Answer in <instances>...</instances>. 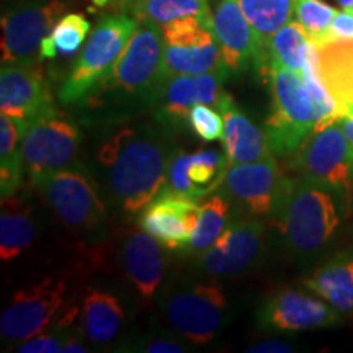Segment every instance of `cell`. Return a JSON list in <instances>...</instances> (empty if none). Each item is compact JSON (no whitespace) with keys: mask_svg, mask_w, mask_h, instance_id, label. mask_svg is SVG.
Segmentation results:
<instances>
[{"mask_svg":"<svg viewBox=\"0 0 353 353\" xmlns=\"http://www.w3.org/2000/svg\"><path fill=\"white\" fill-rule=\"evenodd\" d=\"M172 154L149 126H123L100 145L110 190L126 213H138L162 192Z\"/></svg>","mask_w":353,"mask_h":353,"instance_id":"6da1fadb","label":"cell"},{"mask_svg":"<svg viewBox=\"0 0 353 353\" xmlns=\"http://www.w3.org/2000/svg\"><path fill=\"white\" fill-rule=\"evenodd\" d=\"M347 214L348 196L298 176L286 179L270 218L291 252L312 257L332 244Z\"/></svg>","mask_w":353,"mask_h":353,"instance_id":"7a4b0ae2","label":"cell"},{"mask_svg":"<svg viewBox=\"0 0 353 353\" xmlns=\"http://www.w3.org/2000/svg\"><path fill=\"white\" fill-rule=\"evenodd\" d=\"M270 79L272 113L265 121L268 145L276 156H294L316 130V108L301 70L267 69Z\"/></svg>","mask_w":353,"mask_h":353,"instance_id":"3957f363","label":"cell"},{"mask_svg":"<svg viewBox=\"0 0 353 353\" xmlns=\"http://www.w3.org/2000/svg\"><path fill=\"white\" fill-rule=\"evenodd\" d=\"M138 26L139 20L125 13L103 17L72 65L59 92V100L64 105L81 103L94 94L101 81L112 72Z\"/></svg>","mask_w":353,"mask_h":353,"instance_id":"277c9868","label":"cell"},{"mask_svg":"<svg viewBox=\"0 0 353 353\" xmlns=\"http://www.w3.org/2000/svg\"><path fill=\"white\" fill-rule=\"evenodd\" d=\"M161 85L175 76H196L223 68V56L214 38L213 15L187 17L162 26Z\"/></svg>","mask_w":353,"mask_h":353,"instance_id":"5b68a950","label":"cell"},{"mask_svg":"<svg viewBox=\"0 0 353 353\" xmlns=\"http://www.w3.org/2000/svg\"><path fill=\"white\" fill-rule=\"evenodd\" d=\"M32 183L65 224L79 231H94L105 219L95 180L82 167H63L32 176Z\"/></svg>","mask_w":353,"mask_h":353,"instance_id":"8992f818","label":"cell"},{"mask_svg":"<svg viewBox=\"0 0 353 353\" xmlns=\"http://www.w3.org/2000/svg\"><path fill=\"white\" fill-rule=\"evenodd\" d=\"M293 169L299 176L325 185L348 196L353 187V148L342 123L321 128L294 152Z\"/></svg>","mask_w":353,"mask_h":353,"instance_id":"52a82bcc","label":"cell"},{"mask_svg":"<svg viewBox=\"0 0 353 353\" xmlns=\"http://www.w3.org/2000/svg\"><path fill=\"white\" fill-rule=\"evenodd\" d=\"M162 52V26L152 21H139L121 57L97 90H120L128 95L154 97L161 87Z\"/></svg>","mask_w":353,"mask_h":353,"instance_id":"ba28073f","label":"cell"},{"mask_svg":"<svg viewBox=\"0 0 353 353\" xmlns=\"http://www.w3.org/2000/svg\"><path fill=\"white\" fill-rule=\"evenodd\" d=\"M228 301L216 283H195L167 296L165 319L182 337L195 345H206L224 322Z\"/></svg>","mask_w":353,"mask_h":353,"instance_id":"9c48e42d","label":"cell"},{"mask_svg":"<svg viewBox=\"0 0 353 353\" xmlns=\"http://www.w3.org/2000/svg\"><path fill=\"white\" fill-rule=\"evenodd\" d=\"M81 141L79 126L56 110L30 123L21 132V152L30 179L70 165Z\"/></svg>","mask_w":353,"mask_h":353,"instance_id":"30bf717a","label":"cell"},{"mask_svg":"<svg viewBox=\"0 0 353 353\" xmlns=\"http://www.w3.org/2000/svg\"><path fill=\"white\" fill-rule=\"evenodd\" d=\"M64 294V281L51 276L17 291L0 319V332L13 342L43 334L63 307Z\"/></svg>","mask_w":353,"mask_h":353,"instance_id":"8fae6325","label":"cell"},{"mask_svg":"<svg viewBox=\"0 0 353 353\" xmlns=\"http://www.w3.org/2000/svg\"><path fill=\"white\" fill-rule=\"evenodd\" d=\"M65 10L61 0L30 3L2 17V64H33L43 39Z\"/></svg>","mask_w":353,"mask_h":353,"instance_id":"7c38bea8","label":"cell"},{"mask_svg":"<svg viewBox=\"0 0 353 353\" xmlns=\"http://www.w3.org/2000/svg\"><path fill=\"white\" fill-rule=\"evenodd\" d=\"M342 312L311 291L283 288L265 299L257 319L263 329L303 332L335 327L342 322Z\"/></svg>","mask_w":353,"mask_h":353,"instance_id":"4fadbf2b","label":"cell"},{"mask_svg":"<svg viewBox=\"0 0 353 353\" xmlns=\"http://www.w3.org/2000/svg\"><path fill=\"white\" fill-rule=\"evenodd\" d=\"M286 179L288 176L281 174L270 156L262 161L229 165L223 185L229 198L247 213L270 218L283 193Z\"/></svg>","mask_w":353,"mask_h":353,"instance_id":"5bb4252c","label":"cell"},{"mask_svg":"<svg viewBox=\"0 0 353 353\" xmlns=\"http://www.w3.org/2000/svg\"><path fill=\"white\" fill-rule=\"evenodd\" d=\"M0 110L15 121L20 132L43 114L54 110L50 87L41 69L33 64H2Z\"/></svg>","mask_w":353,"mask_h":353,"instance_id":"9a60e30c","label":"cell"},{"mask_svg":"<svg viewBox=\"0 0 353 353\" xmlns=\"http://www.w3.org/2000/svg\"><path fill=\"white\" fill-rule=\"evenodd\" d=\"M263 245V224L257 216L231 219L216 244L200 257L203 272L216 276L237 275L252 267Z\"/></svg>","mask_w":353,"mask_h":353,"instance_id":"2e32d148","label":"cell"},{"mask_svg":"<svg viewBox=\"0 0 353 353\" xmlns=\"http://www.w3.org/2000/svg\"><path fill=\"white\" fill-rule=\"evenodd\" d=\"M229 77L226 68H219L196 76H175L157 88L156 118L162 125L180 128L187 123L193 105L205 103L216 108L224 95V82Z\"/></svg>","mask_w":353,"mask_h":353,"instance_id":"e0dca14e","label":"cell"},{"mask_svg":"<svg viewBox=\"0 0 353 353\" xmlns=\"http://www.w3.org/2000/svg\"><path fill=\"white\" fill-rule=\"evenodd\" d=\"M213 30L229 77L245 72L252 63L265 69L263 50L237 0H219Z\"/></svg>","mask_w":353,"mask_h":353,"instance_id":"ac0fdd59","label":"cell"},{"mask_svg":"<svg viewBox=\"0 0 353 353\" xmlns=\"http://www.w3.org/2000/svg\"><path fill=\"white\" fill-rule=\"evenodd\" d=\"M198 214L200 205L196 198L162 190L143 210L139 226L165 249L185 252L196 228Z\"/></svg>","mask_w":353,"mask_h":353,"instance_id":"d6986e66","label":"cell"},{"mask_svg":"<svg viewBox=\"0 0 353 353\" xmlns=\"http://www.w3.org/2000/svg\"><path fill=\"white\" fill-rule=\"evenodd\" d=\"M228 167L226 154L213 149H200L193 154L172 152L164 190L201 200L224 183Z\"/></svg>","mask_w":353,"mask_h":353,"instance_id":"ffe728a7","label":"cell"},{"mask_svg":"<svg viewBox=\"0 0 353 353\" xmlns=\"http://www.w3.org/2000/svg\"><path fill=\"white\" fill-rule=\"evenodd\" d=\"M224 120L223 145L229 165L247 164V162L262 161L273 156L265 131L260 130L249 120V117L237 107V103L228 92L221 97L216 105Z\"/></svg>","mask_w":353,"mask_h":353,"instance_id":"44dd1931","label":"cell"},{"mask_svg":"<svg viewBox=\"0 0 353 353\" xmlns=\"http://www.w3.org/2000/svg\"><path fill=\"white\" fill-rule=\"evenodd\" d=\"M164 245L145 231H136L128 237L123 247V265L136 291L151 299L164 280Z\"/></svg>","mask_w":353,"mask_h":353,"instance_id":"7402d4cb","label":"cell"},{"mask_svg":"<svg viewBox=\"0 0 353 353\" xmlns=\"http://www.w3.org/2000/svg\"><path fill=\"white\" fill-rule=\"evenodd\" d=\"M301 285L342 314H353V247L325 260Z\"/></svg>","mask_w":353,"mask_h":353,"instance_id":"603a6c76","label":"cell"},{"mask_svg":"<svg viewBox=\"0 0 353 353\" xmlns=\"http://www.w3.org/2000/svg\"><path fill=\"white\" fill-rule=\"evenodd\" d=\"M82 321L88 341L95 345H107L120 334L125 311L114 294L103 290H88L82 304Z\"/></svg>","mask_w":353,"mask_h":353,"instance_id":"cb8c5ba5","label":"cell"},{"mask_svg":"<svg viewBox=\"0 0 353 353\" xmlns=\"http://www.w3.org/2000/svg\"><path fill=\"white\" fill-rule=\"evenodd\" d=\"M319 70L330 94L347 107L353 105V39L321 46Z\"/></svg>","mask_w":353,"mask_h":353,"instance_id":"d4e9b609","label":"cell"},{"mask_svg":"<svg viewBox=\"0 0 353 353\" xmlns=\"http://www.w3.org/2000/svg\"><path fill=\"white\" fill-rule=\"evenodd\" d=\"M231 208L232 200L224 190L206 196L200 205L196 228L185 252L203 255L206 250H210L231 223Z\"/></svg>","mask_w":353,"mask_h":353,"instance_id":"484cf974","label":"cell"},{"mask_svg":"<svg viewBox=\"0 0 353 353\" xmlns=\"http://www.w3.org/2000/svg\"><path fill=\"white\" fill-rule=\"evenodd\" d=\"M296 2L298 0H237L257 34L263 54L273 34L293 19Z\"/></svg>","mask_w":353,"mask_h":353,"instance_id":"4316f807","label":"cell"},{"mask_svg":"<svg viewBox=\"0 0 353 353\" xmlns=\"http://www.w3.org/2000/svg\"><path fill=\"white\" fill-rule=\"evenodd\" d=\"M23 152H21V132L15 121L2 114L0 117V195L6 201L20 188L23 179Z\"/></svg>","mask_w":353,"mask_h":353,"instance_id":"83f0119b","label":"cell"},{"mask_svg":"<svg viewBox=\"0 0 353 353\" xmlns=\"http://www.w3.org/2000/svg\"><path fill=\"white\" fill-rule=\"evenodd\" d=\"M311 39L298 21L291 20L278 30L265 50V70L270 68H288L301 70Z\"/></svg>","mask_w":353,"mask_h":353,"instance_id":"f1b7e54d","label":"cell"},{"mask_svg":"<svg viewBox=\"0 0 353 353\" xmlns=\"http://www.w3.org/2000/svg\"><path fill=\"white\" fill-rule=\"evenodd\" d=\"M90 33V23L82 13H68L52 26V30L43 39L38 57L44 59H56L57 56H70L85 41Z\"/></svg>","mask_w":353,"mask_h":353,"instance_id":"f546056e","label":"cell"},{"mask_svg":"<svg viewBox=\"0 0 353 353\" xmlns=\"http://www.w3.org/2000/svg\"><path fill=\"white\" fill-rule=\"evenodd\" d=\"M134 15L139 21L164 26L187 17L211 15L210 0H136Z\"/></svg>","mask_w":353,"mask_h":353,"instance_id":"4dcf8cb0","label":"cell"},{"mask_svg":"<svg viewBox=\"0 0 353 353\" xmlns=\"http://www.w3.org/2000/svg\"><path fill=\"white\" fill-rule=\"evenodd\" d=\"M34 224L25 211H3L0 216V259L10 262L32 244Z\"/></svg>","mask_w":353,"mask_h":353,"instance_id":"1f68e13d","label":"cell"},{"mask_svg":"<svg viewBox=\"0 0 353 353\" xmlns=\"http://www.w3.org/2000/svg\"><path fill=\"white\" fill-rule=\"evenodd\" d=\"M337 10L322 0H298L294 7L296 21L317 48L330 43V23Z\"/></svg>","mask_w":353,"mask_h":353,"instance_id":"d6a6232c","label":"cell"},{"mask_svg":"<svg viewBox=\"0 0 353 353\" xmlns=\"http://www.w3.org/2000/svg\"><path fill=\"white\" fill-rule=\"evenodd\" d=\"M187 125L201 141L223 139L224 120L218 108L211 105L196 103L188 112Z\"/></svg>","mask_w":353,"mask_h":353,"instance_id":"836d02e7","label":"cell"},{"mask_svg":"<svg viewBox=\"0 0 353 353\" xmlns=\"http://www.w3.org/2000/svg\"><path fill=\"white\" fill-rule=\"evenodd\" d=\"M70 332L68 325L57 322L51 334H39L37 337L28 339L19 347L21 353H57L63 348V343Z\"/></svg>","mask_w":353,"mask_h":353,"instance_id":"e575fe53","label":"cell"},{"mask_svg":"<svg viewBox=\"0 0 353 353\" xmlns=\"http://www.w3.org/2000/svg\"><path fill=\"white\" fill-rule=\"evenodd\" d=\"M353 39V8H343L335 13L330 23V41H350Z\"/></svg>","mask_w":353,"mask_h":353,"instance_id":"d590c367","label":"cell"},{"mask_svg":"<svg viewBox=\"0 0 353 353\" xmlns=\"http://www.w3.org/2000/svg\"><path fill=\"white\" fill-rule=\"evenodd\" d=\"M138 350L148 353H183L185 348L182 343L169 341V339H154V341L143 343Z\"/></svg>","mask_w":353,"mask_h":353,"instance_id":"8d00e7d4","label":"cell"},{"mask_svg":"<svg viewBox=\"0 0 353 353\" xmlns=\"http://www.w3.org/2000/svg\"><path fill=\"white\" fill-rule=\"evenodd\" d=\"M247 352H255V353H285V352H293V347L290 343L281 342V341H267L262 343H257L252 348H249Z\"/></svg>","mask_w":353,"mask_h":353,"instance_id":"74e56055","label":"cell"},{"mask_svg":"<svg viewBox=\"0 0 353 353\" xmlns=\"http://www.w3.org/2000/svg\"><path fill=\"white\" fill-rule=\"evenodd\" d=\"M87 352L85 345H83L81 339H79L77 334L70 332L63 343V348H61V353H83Z\"/></svg>","mask_w":353,"mask_h":353,"instance_id":"f35d334b","label":"cell"},{"mask_svg":"<svg viewBox=\"0 0 353 353\" xmlns=\"http://www.w3.org/2000/svg\"><path fill=\"white\" fill-rule=\"evenodd\" d=\"M341 123H342L343 131H345L347 138H348V141H350V144L353 148V105H350V112H348L345 118H342Z\"/></svg>","mask_w":353,"mask_h":353,"instance_id":"ab89813d","label":"cell"},{"mask_svg":"<svg viewBox=\"0 0 353 353\" xmlns=\"http://www.w3.org/2000/svg\"><path fill=\"white\" fill-rule=\"evenodd\" d=\"M126 2H132V0H94V6L107 7V6H113V3H126Z\"/></svg>","mask_w":353,"mask_h":353,"instance_id":"60d3db41","label":"cell"},{"mask_svg":"<svg viewBox=\"0 0 353 353\" xmlns=\"http://www.w3.org/2000/svg\"><path fill=\"white\" fill-rule=\"evenodd\" d=\"M348 216H350L352 223H353V187H352L350 195H348Z\"/></svg>","mask_w":353,"mask_h":353,"instance_id":"b9f144b4","label":"cell"},{"mask_svg":"<svg viewBox=\"0 0 353 353\" xmlns=\"http://www.w3.org/2000/svg\"><path fill=\"white\" fill-rule=\"evenodd\" d=\"M337 3L342 8H353V0H337Z\"/></svg>","mask_w":353,"mask_h":353,"instance_id":"7bdbcfd3","label":"cell"}]
</instances>
